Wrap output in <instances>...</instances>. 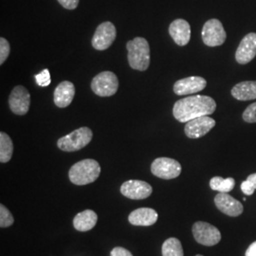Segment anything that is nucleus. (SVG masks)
Returning <instances> with one entry per match:
<instances>
[{
    "label": "nucleus",
    "instance_id": "1",
    "mask_svg": "<svg viewBox=\"0 0 256 256\" xmlns=\"http://www.w3.org/2000/svg\"><path fill=\"white\" fill-rule=\"evenodd\" d=\"M216 110V102L209 96L194 95L176 102L173 115L180 122H188L191 120L202 116H210Z\"/></svg>",
    "mask_w": 256,
    "mask_h": 256
},
{
    "label": "nucleus",
    "instance_id": "2",
    "mask_svg": "<svg viewBox=\"0 0 256 256\" xmlns=\"http://www.w3.org/2000/svg\"><path fill=\"white\" fill-rule=\"evenodd\" d=\"M101 174V166L95 160L86 158L72 165L68 176L75 185H86L94 182Z\"/></svg>",
    "mask_w": 256,
    "mask_h": 256
},
{
    "label": "nucleus",
    "instance_id": "3",
    "mask_svg": "<svg viewBox=\"0 0 256 256\" xmlns=\"http://www.w3.org/2000/svg\"><path fill=\"white\" fill-rule=\"evenodd\" d=\"M126 48L129 66L133 70L146 72L150 64V48L146 39L136 37L128 41Z\"/></svg>",
    "mask_w": 256,
    "mask_h": 256
},
{
    "label": "nucleus",
    "instance_id": "4",
    "mask_svg": "<svg viewBox=\"0 0 256 256\" xmlns=\"http://www.w3.org/2000/svg\"><path fill=\"white\" fill-rule=\"evenodd\" d=\"M92 129L82 126L64 137L60 138L57 142V146L64 152H75L86 146L92 142Z\"/></svg>",
    "mask_w": 256,
    "mask_h": 256
},
{
    "label": "nucleus",
    "instance_id": "5",
    "mask_svg": "<svg viewBox=\"0 0 256 256\" xmlns=\"http://www.w3.org/2000/svg\"><path fill=\"white\" fill-rule=\"evenodd\" d=\"M118 77L111 72H102L92 80V92L100 97L113 96L118 92Z\"/></svg>",
    "mask_w": 256,
    "mask_h": 256
},
{
    "label": "nucleus",
    "instance_id": "6",
    "mask_svg": "<svg viewBox=\"0 0 256 256\" xmlns=\"http://www.w3.org/2000/svg\"><path fill=\"white\" fill-rule=\"evenodd\" d=\"M192 230L196 241L203 246L212 247L218 244L221 240L220 230L207 222L198 221L194 224Z\"/></svg>",
    "mask_w": 256,
    "mask_h": 256
},
{
    "label": "nucleus",
    "instance_id": "7",
    "mask_svg": "<svg viewBox=\"0 0 256 256\" xmlns=\"http://www.w3.org/2000/svg\"><path fill=\"white\" fill-rule=\"evenodd\" d=\"M202 40L208 46H218L224 44L227 34L218 19L208 20L202 28Z\"/></svg>",
    "mask_w": 256,
    "mask_h": 256
},
{
    "label": "nucleus",
    "instance_id": "8",
    "mask_svg": "<svg viewBox=\"0 0 256 256\" xmlns=\"http://www.w3.org/2000/svg\"><path fill=\"white\" fill-rule=\"evenodd\" d=\"M152 174L162 180H173L182 173V165L174 158H158L151 164Z\"/></svg>",
    "mask_w": 256,
    "mask_h": 256
},
{
    "label": "nucleus",
    "instance_id": "9",
    "mask_svg": "<svg viewBox=\"0 0 256 256\" xmlns=\"http://www.w3.org/2000/svg\"><path fill=\"white\" fill-rule=\"evenodd\" d=\"M117 32L113 23L110 21L100 24L92 37V46L97 50H106L113 44Z\"/></svg>",
    "mask_w": 256,
    "mask_h": 256
},
{
    "label": "nucleus",
    "instance_id": "10",
    "mask_svg": "<svg viewBox=\"0 0 256 256\" xmlns=\"http://www.w3.org/2000/svg\"><path fill=\"white\" fill-rule=\"evenodd\" d=\"M153 188L149 183L138 180H130L120 186L122 194L134 200H146L151 196Z\"/></svg>",
    "mask_w": 256,
    "mask_h": 256
},
{
    "label": "nucleus",
    "instance_id": "11",
    "mask_svg": "<svg viewBox=\"0 0 256 256\" xmlns=\"http://www.w3.org/2000/svg\"><path fill=\"white\" fill-rule=\"evenodd\" d=\"M9 104L10 110L16 115H25L30 110V95L22 86H16L9 97Z\"/></svg>",
    "mask_w": 256,
    "mask_h": 256
},
{
    "label": "nucleus",
    "instance_id": "12",
    "mask_svg": "<svg viewBox=\"0 0 256 256\" xmlns=\"http://www.w3.org/2000/svg\"><path fill=\"white\" fill-rule=\"evenodd\" d=\"M216 126V120L210 116H202L186 122L184 128L186 136L190 138H198L208 134Z\"/></svg>",
    "mask_w": 256,
    "mask_h": 256
},
{
    "label": "nucleus",
    "instance_id": "13",
    "mask_svg": "<svg viewBox=\"0 0 256 256\" xmlns=\"http://www.w3.org/2000/svg\"><path fill=\"white\" fill-rule=\"evenodd\" d=\"M256 56V34L250 32L241 40L236 52V59L238 64L250 63Z\"/></svg>",
    "mask_w": 256,
    "mask_h": 256
},
{
    "label": "nucleus",
    "instance_id": "14",
    "mask_svg": "<svg viewBox=\"0 0 256 256\" xmlns=\"http://www.w3.org/2000/svg\"><path fill=\"white\" fill-rule=\"evenodd\" d=\"M207 81L200 76H191L174 82V92L178 95H190L200 92L206 88Z\"/></svg>",
    "mask_w": 256,
    "mask_h": 256
},
{
    "label": "nucleus",
    "instance_id": "15",
    "mask_svg": "<svg viewBox=\"0 0 256 256\" xmlns=\"http://www.w3.org/2000/svg\"><path fill=\"white\" fill-rule=\"evenodd\" d=\"M214 203L218 210L232 218L239 216L244 210L242 203L228 194V192H220L216 194L214 198Z\"/></svg>",
    "mask_w": 256,
    "mask_h": 256
},
{
    "label": "nucleus",
    "instance_id": "16",
    "mask_svg": "<svg viewBox=\"0 0 256 256\" xmlns=\"http://www.w3.org/2000/svg\"><path fill=\"white\" fill-rule=\"evenodd\" d=\"M169 34L176 45L186 46L191 39V26L184 19H176L169 27Z\"/></svg>",
    "mask_w": 256,
    "mask_h": 256
},
{
    "label": "nucleus",
    "instance_id": "17",
    "mask_svg": "<svg viewBox=\"0 0 256 256\" xmlns=\"http://www.w3.org/2000/svg\"><path fill=\"white\" fill-rule=\"evenodd\" d=\"M158 212L151 208H138L130 212L128 221L133 226H152L158 221Z\"/></svg>",
    "mask_w": 256,
    "mask_h": 256
},
{
    "label": "nucleus",
    "instance_id": "18",
    "mask_svg": "<svg viewBox=\"0 0 256 256\" xmlns=\"http://www.w3.org/2000/svg\"><path fill=\"white\" fill-rule=\"evenodd\" d=\"M74 95H75V88L74 84L70 81L61 82L55 88L54 95V104L58 108H66L74 100Z\"/></svg>",
    "mask_w": 256,
    "mask_h": 256
},
{
    "label": "nucleus",
    "instance_id": "19",
    "mask_svg": "<svg viewBox=\"0 0 256 256\" xmlns=\"http://www.w3.org/2000/svg\"><path fill=\"white\" fill-rule=\"evenodd\" d=\"M232 95L238 101H250L256 99V81H244L236 84Z\"/></svg>",
    "mask_w": 256,
    "mask_h": 256
},
{
    "label": "nucleus",
    "instance_id": "20",
    "mask_svg": "<svg viewBox=\"0 0 256 256\" xmlns=\"http://www.w3.org/2000/svg\"><path fill=\"white\" fill-rule=\"evenodd\" d=\"M98 216L92 210H82L77 214L74 220V226L79 232H88L95 227L97 224Z\"/></svg>",
    "mask_w": 256,
    "mask_h": 256
},
{
    "label": "nucleus",
    "instance_id": "21",
    "mask_svg": "<svg viewBox=\"0 0 256 256\" xmlns=\"http://www.w3.org/2000/svg\"><path fill=\"white\" fill-rule=\"evenodd\" d=\"M14 152V144L12 138L4 132L0 133V162L6 164L10 160Z\"/></svg>",
    "mask_w": 256,
    "mask_h": 256
},
{
    "label": "nucleus",
    "instance_id": "22",
    "mask_svg": "<svg viewBox=\"0 0 256 256\" xmlns=\"http://www.w3.org/2000/svg\"><path fill=\"white\" fill-rule=\"evenodd\" d=\"M162 256H184L182 245L178 238H171L165 240L162 248Z\"/></svg>",
    "mask_w": 256,
    "mask_h": 256
},
{
    "label": "nucleus",
    "instance_id": "23",
    "mask_svg": "<svg viewBox=\"0 0 256 256\" xmlns=\"http://www.w3.org/2000/svg\"><path fill=\"white\" fill-rule=\"evenodd\" d=\"M236 185V180L232 178H223L221 176H214L210 180L212 190L220 192H229L232 191Z\"/></svg>",
    "mask_w": 256,
    "mask_h": 256
},
{
    "label": "nucleus",
    "instance_id": "24",
    "mask_svg": "<svg viewBox=\"0 0 256 256\" xmlns=\"http://www.w3.org/2000/svg\"><path fill=\"white\" fill-rule=\"evenodd\" d=\"M14 222V216L8 210L7 207H5L3 204L0 205V227L1 228H8L12 226Z\"/></svg>",
    "mask_w": 256,
    "mask_h": 256
},
{
    "label": "nucleus",
    "instance_id": "25",
    "mask_svg": "<svg viewBox=\"0 0 256 256\" xmlns=\"http://www.w3.org/2000/svg\"><path fill=\"white\" fill-rule=\"evenodd\" d=\"M241 190L247 196H252L256 190V173L250 174L247 180L241 183Z\"/></svg>",
    "mask_w": 256,
    "mask_h": 256
},
{
    "label": "nucleus",
    "instance_id": "26",
    "mask_svg": "<svg viewBox=\"0 0 256 256\" xmlns=\"http://www.w3.org/2000/svg\"><path fill=\"white\" fill-rule=\"evenodd\" d=\"M36 82L41 88H46L50 84V74L48 70H43L41 72L36 75Z\"/></svg>",
    "mask_w": 256,
    "mask_h": 256
},
{
    "label": "nucleus",
    "instance_id": "27",
    "mask_svg": "<svg viewBox=\"0 0 256 256\" xmlns=\"http://www.w3.org/2000/svg\"><path fill=\"white\" fill-rule=\"evenodd\" d=\"M10 46L7 39L4 37L0 38V64H4V62L9 57Z\"/></svg>",
    "mask_w": 256,
    "mask_h": 256
},
{
    "label": "nucleus",
    "instance_id": "28",
    "mask_svg": "<svg viewBox=\"0 0 256 256\" xmlns=\"http://www.w3.org/2000/svg\"><path fill=\"white\" fill-rule=\"evenodd\" d=\"M242 117L245 122L250 124L256 122V102H254L248 106L246 110L244 111Z\"/></svg>",
    "mask_w": 256,
    "mask_h": 256
},
{
    "label": "nucleus",
    "instance_id": "29",
    "mask_svg": "<svg viewBox=\"0 0 256 256\" xmlns=\"http://www.w3.org/2000/svg\"><path fill=\"white\" fill-rule=\"evenodd\" d=\"M110 256H133V254L124 248L116 247L111 250Z\"/></svg>",
    "mask_w": 256,
    "mask_h": 256
},
{
    "label": "nucleus",
    "instance_id": "30",
    "mask_svg": "<svg viewBox=\"0 0 256 256\" xmlns=\"http://www.w3.org/2000/svg\"><path fill=\"white\" fill-rule=\"evenodd\" d=\"M58 2L66 10L76 9L79 4V0H58Z\"/></svg>",
    "mask_w": 256,
    "mask_h": 256
},
{
    "label": "nucleus",
    "instance_id": "31",
    "mask_svg": "<svg viewBox=\"0 0 256 256\" xmlns=\"http://www.w3.org/2000/svg\"><path fill=\"white\" fill-rule=\"evenodd\" d=\"M246 256H256V241L248 248Z\"/></svg>",
    "mask_w": 256,
    "mask_h": 256
},
{
    "label": "nucleus",
    "instance_id": "32",
    "mask_svg": "<svg viewBox=\"0 0 256 256\" xmlns=\"http://www.w3.org/2000/svg\"><path fill=\"white\" fill-rule=\"evenodd\" d=\"M200 256V254H198V256Z\"/></svg>",
    "mask_w": 256,
    "mask_h": 256
}]
</instances>
